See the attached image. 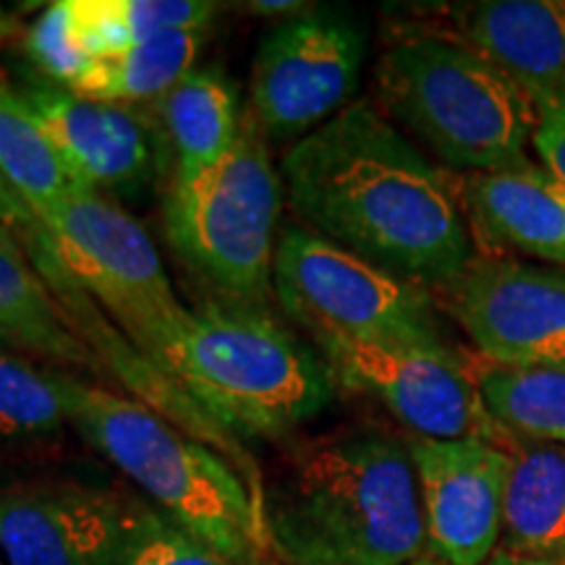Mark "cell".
Here are the masks:
<instances>
[{
    "instance_id": "cell-26",
    "label": "cell",
    "mask_w": 565,
    "mask_h": 565,
    "mask_svg": "<svg viewBox=\"0 0 565 565\" xmlns=\"http://www.w3.org/2000/svg\"><path fill=\"white\" fill-rule=\"evenodd\" d=\"M24 51L47 82L74 87L92 66V53L82 40L74 0H58L40 13L24 38Z\"/></svg>"
},
{
    "instance_id": "cell-14",
    "label": "cell",
    "mask_w": 565,
    "mask_h": 565,
    "mask_svg": "<svg viewBox=\"0 0 565 565\" xmlns=\"http://www.w3.org/2000/svg\"><path fill=\"white\" fill-rule=\"evenodd\" d=\"M131 508L82 484L0 492V553L9 565H113Z\"/></svg>"
},
{
    "instance_id": "cell-28",
    "label": "cell",
    "mask_w": 565,
    "mask_h": 565,
    "mask_svg": "<svg viewBox=\"0 0 565 565\" xmlns=\"http://www.w3.org/2000/svg\"><path fill=\"white\" fill-rule=\"evenodd\" d=\"M0 223L9 225L17 236L34 228V223H38V217L32 215V210L19 200V194L13 192L3 179H0Z\"/></svg>"
},
{
    "instance_id": "cell-20",
    "label": "cell",
    "mask_w": 565,
    "mask_h": 565,
    "mask_svg": "<svg viewBox=\"0 0 565 565\" xmlns=\"http://www.w3.org/2000/svg\"><path fill=\"white\" fill-rule=\"evenodd\" d=\"M202 38L204 32L166 34V38L137 42L118 53L100 55L68 89L92 100L129 105V108L137 103L160 100L183 76L192 74Z\"/></svg>"
},
{
    "instance_id": "cell-1",
    "label": "cell",
    "mask_w": 565,
    "mask_h": 565,
    "mask_svg": "<svg viewBox=\"0 0 565 565\" xmlns=\"http://www.w3.org/2000/svg\"><path fill=\"white\" fill-rule=\"evenodd\" d=\"M303 228L414 286L448 288L475 263L458 186L370 103H349L282 160Z\"/></svg>"
},
{
    "instance_id": "cell-13",
    "label": "cell",
    "mask_w": 565,
    "mask_h": 565,
    "mask_svg": "<svg viewBox=\"0 0 565 565\" xmlns=\"http://www.w3.org/2000/svg\"><path fill=\"white\" fill-rule=\"evenodd\" d=\"M79 186L110 196H139L158 173L150 124L129 105L92 100L47 79L19 89Z\"/></svg>"
},
{
    "instance_id": "cell-24",
    "label": "cell",
    "mask_w": 565,
    "mask_h": 565,
    "mask_svg": "<svg viewBox=\"0 0 565 565\" xmlns=\"http://www.w3.org/2000/svg\"><path fill=\"white\" fill-rule=\"evenodd\" d=\"M68 427L58 370L0 349V443H32Z\"/></svg>"
},
{
    "instance_id": "cell-12",
    "label": "cell",
    "mask_w": 565,
    "mask_h": 565,
    "mask_svg": "<svg viewBox=\"0 0 565 565\" xmlns=\"http://www.w3.org/2000/svg\"><path fill=\"white\" fill-rule=\"evenodd\" d=\"M427 547L445 565H484L498 553L511 456L484 437L408 435Z\"/></svg>"
},
{
    "instance_id": "cell-15",
    "label": "cell",
    "mask_w": 565,
    "mask_h": 565,
    "mask_svg": "<svg viewBox=\"0 0 565 565\" xmlns=\"http://www.w3.org/2000/svg\"><path fill=\"white\" fill-rule=\"evenodd\" d=\"M456 186L469 231L487 249L565 267V181L542 162L463 173Z\"/></svg>"
},
{
    "instance_id": "cell-5",
    "label": "cell",
    "mask_w": 565,
    "mask_h": 565,
    "mask_svg": "<svg viewBox=\"0 0 565 565\" xmlns=\"http://www.w3.org/2000/svg\"><path fill=\"white\" fill-rule=\"evenodd\" d=\"M380 105L443 166L484 173L529 158L536 105L490 61L437 32H414L380 55Z\"/></svg>"
},
{
    "instance_id": "cell-11",
    "label": "cell",
    "mask_w": 565,
    "mask_h": 565,
    "mask_svg": "<svg viewBox=\"0 0 565 565\" xmlns=\"http://www.w3.org/2000/svg\"><path fill=\"white\" fill-rule=\"evenodd\" d=\"M448 296L482 362L508 370L565 364V273L557 267L475 257Z\"/></svg>"
},
{
    "instance_id": "cell-16",
    "label": "cell",
    "mask_w": 565,
    "mask_h": 565,
    "mask_svg": "<svg viewBox=\"0 0 565 565\" xmlns=\"http://www.w3.org/2000/svg\"><path fill=\"white\" fill-rule=\"evenodd\" d=\"M454 40L519 82L529 97L565 89V0H479L454 6Z\"/></svg>"
},
{
    "instance_id": "cell-18",
    "label": "cell",
    "mask_w": 565,
    "mask_h": 565,
    "mask_svg": "<svg viewBox=\"0 0 565 565\" xmlns=\"http://www.w3.org/2000/svg\"><path fill=\"white\" fill-rule=\"evenodd\" d=\"M511 456L500 550L529 561L565 563V448L503 435Z\"/></svg>"
},
{
    "instance_id": "cell-2",
    "label": "cell",
    "mask_w": 565,
    "mask_h": 565,
    "mask_svg": "<svg viewBox=\"0 0 565 565\" xmlns=\"http://www.w3.org/2000/svg\"><path fill=\"white\" fill-rule=\"evenodd\" d=\"M263 524L280 565H412L427 550L412 456L377 429L296 448L263 487Z\"/></svg>"
},
{
    "instance_id": "cell-32",
    "label": "cell",
    "mask_w": 565,
    "mask_h": 565,
    "mask_svg": "<svg viewBox=\"0 0 565 565\" xmlns=\"http://www.w3.org/2000/svg\"><path fill=\"white\" fill-rule=\"evenodd\" d=\"M254 565H280L278 561H275V557L270 555V553H267V555H263V557H259V561L257 563H254Z\"/></svg>"
},
{
    "instance_id": "cell-6",
    "label": "cell",
    "mask_w": 565,
    "mask_h": 565,
    "mask_svg": "<svg viewBox=\"0 0 565 565\" xmlns=\"http://www.w3.org/2000/svg\"><path fill=\"white\" fill-rule=\"evenodd\" d=\"M282 175L249 113L223 162L173 175L166 194L171 249L225 303L259 307L273 291Z\"/></svg>"
},
{
    "instance_id": "cell-29",
    "label": "cell",
    "mask_w": 565,
    "mask_h": 565,
    "mask_svg": "<svg viewBox=\"0 0 565 565\" xmlns=\"http://www.w3.org/2000/svg\"><path fill=\"white\" fill-rule=\"evenodd\" d=\"M309 3H296V0H252L244 3V11L252 17H267V19H291L296 13L307 11Z\"/></svg>"
},
{
    "instance_id": "cell-4",
    "label": "cell",
    "mask_w": 565,
    "mask_h": 565,
    "mask_svg": "<svg viewBox=\"0 0 565 565\" xmlns=\"http://www.w3.org/2000/svg\"><path fill=\"white\" fill-rule=\"evenodd\" d=\"M162 374L225 433L282 437L333 406L338 380L263 307L189 309L162 359Z\"/></svg>"
},
{
    "instance_id": "cell-9",
    "label": "cell",
    "mask_w": 565,
    "mask_h": 565,
    "mask_svg": "<svg viewBox=\"0 0 565 565\" xmlns=\"http://www.w3.org/2000/svg\"><path fill=\"white\" fill-rule=\"evenodd\" d=\"M364 58L362 21L345 9L309 6L259 42L246 113L267 139L299 141L349 105Z\"/></svg>"
},
{
    "instance_id": "cell-19",
    "label": "cell",
    "mask_w": 565,
    "mask_h": 565,
    "mask_svg": "<svg viewBox=\"0 0 565 565\" xmlns=\"http://www.w3.org/2000/svg\"><path fill=\"white\" fill-rule=\"evenodd\" d=\"M160 126L173 152V175H200L233 150L244 113L236 84L221 68H194L158 100Z\"/></svg>"
},
{
    "instance_id": "cell-27",
    "label": "cell",
    "mask_w": 565,
    "mask_h": 565,
    "mask_svg": "<svg viewBox=\"0 0 565 565\" xmlns=\"http://www.w3.org/2000/svg\"><path fill=\"white\" fill-rule=\"evenodd\" d=\"M536 129L532 147L547 171L565 181V89L536 97Z\"/></svg>"
},
{
    "instance_id": "cell-34",
    "label": "cell",
    "mask_w": 565,
    "mask_h": 565,
    "mask_svg": "<svg viewBox=\"0 0 565 565\" xmlns=\"http://www.w3.org/2000/svg\"><path fill=\"white\" fill-rule=\"evenodd\" d=\"M0 565H3V563H0Z\"/></svg>"
},
{
    "instance_id": "cell-23",
    "label": "cell",
    "mask_w": 565,
    "mask_h": 565,
    "mask_svg": "<svg viewBox=\"0 0 565 565\" xmlns=\"http://www.w3.org/2000/svg\"><path fill=\"white\" fill-rule=\"evenodd\" d=\"M92 58L179 32H207L217 6L207 0H74Z\"/></svg>"
},
{
    "instance_id": "cell-10",
    "label": "cell",
    "mask_w": 565,
    "mask_h": 565,
    "mask_svg": "<svg viewBox=\"0 0 565 565\" xmlns=\"http://www.w3.org/2000/svg\"><path fill=\"white\" fill-rule=\"evenodd\" d=\"M315 345L333 370L338 387L370 395L414 437H484L503 445L505 433L487 412L469 359L448 343H385L322 335L315 338Z\"/></svg>"
},
{
    "instance_id": "cell-17",
    "label": "cell",
    "mask_w": 565,
    "mask_h": 565,
    "mask_svg": "<svg viewBox=\"0 0 565 565\" xmlns=\"http://www.w3.org/2000/svg\"><path fill=\"white\" fill-rule=\"evenodd\" d=\"M0 349L55 370H100L26 246L6 223H0Z\"/></svg>"
},
{
    "instance_id": "cell-33",
    "label": "cell",
    "mask_w": 565,
    "mask_h": 565,
    "mask_svg": "<svg viewBox=\"0 0 565 565\" xmlns=\"http://www.w3.org/2000/svg\"><path fill=\"white\" fill-rule=\"evenodd\" d=\"M412 565H445V563L437 561V557H422V561H416Z\"/></svg>"
},
{
    "instance_id": "cell-30",
    "label": "cell",
    "mask_w": 565,
    "mask_h": 565,
    "mask_svg": "<svg viewBox=\"0 0 565 565\" xmlns=\"http://www.w3.org/2000/svg\"><path fill=\"white\" fill-rule=\"evenodd\" d=\"M484 565H565V563H555V561H529V557H515V555L503 553V550H498V553H494Z\"/></svg>"
},
{
    "instance_id": "cell-8",
    "label": "cell",
    "mask_w": 565,
    "mask_h": 565,
    "mask_svg": "<svg viewBox=\"0 0 565 565\" xmlns=\"http://www.w3.org/2000/svg\"><path fill=\"white\" fill-rule=\"evenodd\" d=\"M273 294L312 338L445 345L427 288L395 278L303 225L278 233Z\"/></svg>"
},
{
    "instance_id": "cell-22",
    "label": "cell",
    "mask_w": 565,
    "mask_h": 565,
    "mask_svg": "<svg viewBox=\"0 0 565 565\" xmlns=\"http://www.w3.org/2000/svg\"><path fill=\"white\" fill-rule=\"evenodd\" d=\"M0 179L32 212L66 196L71 179L55 147L19 89L0 71Z\"/></svg>"
},
{
    "instance_id": "cell-31",
    "label": "cell",
    "mask_w": 565,
    "mask_h": 565,
    "mask_svg": "<svg viewBox=\"0 0 565 565\" xmlns=\"http://www.w3.org/2000/svg\"><path fill=\"white\" fill-rule=\"evenodd\" d=\"M13 30H17V21H13L11 13L6 11L3 6H0V47H3L6 42H9Z\"/></svg>"
},
{
    "instance_id": "cell-25",
    "label": "cell",
    "mask_w": 565,
    "mask_h": 565,
    "mask_svg": "<svg viewBox=\"0 0 565 565\" xmlns=\"http://www.w3.org/2000/svg\"><path fill=\"white\" fill-rule=\"evenodd\" d=\"M113 565H236L154 505H131L126 540Z\"/></svg>"
},
{
    "instance_id": "cell-3",
    "label": "cell",
    "mask_w": 565,
    "mask_h": 565,
    "mask_svg": "<svg viewBox=\"0 0 565 565\" xmlns=\"http://www.w3.org/2000/svg\"><path fill=\"white\" fill-rule=\"evenodd\" d=\"M68 427L139 487L162 515L236 565L267 555L263 508L228 458L166 416L58 370Z\"/></svg>"
},
{
    "instance_id": "cell-21",
    "label": "cell",
    "mask_w": 565,
    "mask_h": 565,
    "mask_svg": "<svg viewBox=\"0 0 565 565\" xmlns=\"http://www.w3.org/2000/svg\"><path fill=\"white\" fill-rule=\"evenodd\" d=\"M487 412L508 435L565 448V364L508 370L469 359Z\"/></svg>"
},
{
    "instance_id": "cell-7",
    "label": "cell",
    "mask_w": 565,
    "mask_h": 565,
    "mask_svg": "<svg viewBox=\"0 0 565 565\" xmlns=\"http://www.w3.org/2000/svg\"><path fill=\"white\" fill-rule=\"evenodd\" d=\"M32 215L71 278L162 372L168 345L189 309L175 296L150 233L121 204L84 186Z\"/></svg>"
}]
</instances>
